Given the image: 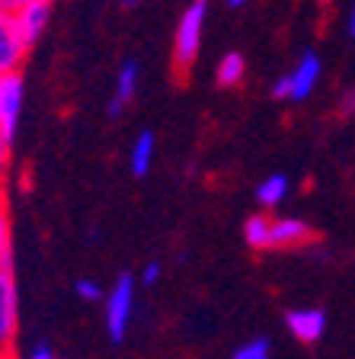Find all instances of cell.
Segmentation results:
<instances>
[{
  "instance_id": "5",
  "label": "cell",
  "mask_w": 355,
  "mask_h": 359,
  "mask_svg": "<svg viewBox=\"0 0 355 359\" xmlns=\"http://www.w3.org/2000/svg\"><path fill=\"white\" fill-rule=\"evenodd\" d=\"M285 77H288V103H304V100L317 90L320 77H323L320 55L317 52H304Z\"/></svg>"
},
{
  "instance_id": "24",
  "label": "cell",
  "mask_w": 355,
  "mask_h": 359,
  "mask_svg": "<svg viewBox=\"0 0 355 359\" xmlns=\"http://www.w3.org/2000/svg\"><path fill=\"white\" fill-rule=\"evenodd\" d=\"M244 4H246V0H228V7H230V10H240Z\"/></svg>"
},
{
  "instance_id": "7",
  "label": "cell",
  "mask_w": 355,
  "mask_h": 359,
  "mask_svg": "<svg viewBox=\"0 0 355 359\" xmlns=\"http://www.w3.org/2000/svg\"><path fill=\"white\" fill-rule=\"evenodd\" d=\"M13 22H16V29H20L22 42L32 48L45 36L48 22H52V0H29L26 7H20L13 13Z\"/></svg>"
},
{
  "instance_id": "9",
  "label": "cell",
  "mask_w": 355,
  "mask_h": 359,
  "mask_svg": "<svg viewBox=\"0 0 355 359\" xmlns=\"http://www.w3.org/2000/svg\"><path fill=\"white\" fill-rule=\"evenodd\" d=\"M314 241V228L307 222H301V218H272V247L269 250H291V247H304Z\"/></svg>"
},
{
  "instance_id": "1",
  "label": "cell",
  "mask_w": 355,
  "mask_h": 359,
  "mask_svg": "<svg viewBox=\"0 0 355 359\" xmlns=\"http://www.w3.org/2000/svg\"><path fill=\"white\" fill-rule=\"evenodd\" d=\"M205 22H208V0H193L179 16L176 32H173V71L176 74H189V67L199 58Z\"/></svg>"
},
{
  "instance_id": "22",
  "label": "cell",
  "mask_w": 355,
  "mask_h": 359,
  "mask_svg": "<svg viewBox=\"0 0 355 359\" xmlns=\"http://www.w3.org/2000/svg\"><path fill=\"white\" fill-rule=\"evenodd\" d=\"M29 359H55V353L48 350V346H36V350L29 353Z\"/></svg>"
},
{
  "instance_id": "3",
  "label": "cell",
  "mask_w": 355,
  "mask_h": 359,
  "mask_svg": "<svg viewBox=\"0 0 355 359\" xmlns=\"http://www.w3.org/2000/svg\"><path fill=\"white\" fill-rule=\"evenodd\" d=\"M22 103H26V81H22V71L0 74V135H4L7 142H13L16 128H20Z\"/></svg>"
},
{
  "instance_id": "6",
  "label": "cell",
  "mask_w": 355,
  "mask_h": 359,
  "mask_svg": "<svg viewBox=\"0 0 355 359\" xmlns=\"http://www.w3.org/2000/svg\"><path fill=\"white\" fill-rule=\"evenodd\" d=\"M26 52H29V45L22 42L20 29H16V22H13V13L0 10V74L22 71Z\"/></svg>"
},
{
  "instance_id": "16",
  "label": "cell",
  "mask_w": 355,
  "mask_h": 359,
  "mask_svg": "<svg viewBox=\"0 0 355 359\" xmlns=\"http://www.w3.org/2000/svg\"><path fill=\"white\" fill-rule=\"evenodd\" d=\"M230 359H272V344L266 337H253L246 344H240Z\"/></svg>"
},
{
  "instance_id": "23",
  "label": "cell",
  "mask_w": 355,
  "mask_h": 359,
  "mask_svg": "<svg viewBox=\"0 0 355 359\" xmlns=\"http://www.w3.org/2000/svg\"><path fill=\"white\" fill-rule=\"evenodd\" d=\"M349 36H355V0H352V10H349Z\"/></svg>"
},
{
  "instance_id": "13",
  "label": "cell",
  "mask_w": 355,
  "mask_h": 359,
  "mask_svg": "<svg viewBox=\"0 0 355 359\" xmlns=\"http://www.w3.org/2000/svg\"><path fill=\"white\" fill-rule=\"evenodd\" d=\"M246 77V58L240 52H228L221 55V61H218L215 67V81L218 87H240Z\"/></svg>"
},
{
  "instance_id": "11",
  "label": "cell",
  "mask_w": 355,
  "mask_h": 359,
  "mask_svg": "<svg viewBox=\"0 0 355 359\" xmlns=\"http://www.w3.org/2000/svg\"><path fill=\"white\" fill-rule=\"evenodd\" d=\"M154 157H157V135L151 128H144L128 148V170L134 177H148L151 167H154Z\"/></svg>"
},
{
  "instance_id": "14",
  "label": "cell",
  "mask_w": 355,
  "mask_h": 359,
  "mask_svg": "<svg viewBox=\"0 0 355 359\" xmlns=\"http://www.w3.org/2000/svg\"><path fill=\"white\" fill-rule=\"evenodd\" d=\"M244 241L253 247V250H269V247H272V218L250 215L244 222Z\"/></svg>"
},
{
  "instance_id": "4",
  "label": "cell",
  "mask_w": 355,
  "mask_h": 359,
  "mask_svg": "<svg viewBox=\"0 0 355 359\" xmlns=\"http://www.w3.org/2000/svg\"><path fill=\"white\" fill-rule=\"evenodd\" d=\"M20 327V292L13 269H0V353H10Z\"/></svg>"
},
{
  "instance_id": "19",
  "label": "cell",
  "mask_w": 355,
  "mask_h": 359,
  "mask_svg": "<svg viewBox=\"0 0 355 359\" xmlns=\"http://www.w3.org/2000/svg\"><path fill=\"white\" fill-rule=\"evenodd\" d=\"M163 276V266H160V263H148V266H144V273H141V283H144V285H157V279H160Z\"/></svg>"
},
{
  "instance_id": "25",
  "label": "cell",
  "mask_w": 355,
  "mask_h": 359,
  "mask_svg": "<svg viewBox=\"0 0 355 359\" xmlns=\"http://www.w3.org/2000/svg\"><path fill=\"white\" fill-rule=\"evenodd\" d=\"M122 4H128V7H134V4H141V0H122Z\"/></svg>"
},
{
  "instance_id": "10",
  "label": "cell",
  "mask_w": 355,
  "mask_h": 359,
  "mask_svg": "<svg viewBox=\"0 0 355 359\" xmlns=\"http://www.w3.org/2000/svg\"><path fill=\"white\" fill-rule=\"evenodd\" d=\"M138 81H141V67H138V61L128 58L116 74V93H112V100H109V116L112 119H118V116L125 112V106L134 100V93H138Z\"/></svg>"
},
{
  "instance_id": "26",
  "label": "cell",
  "mask_w": 355,
  "mask_h": 359,
  "mask_svg": "<svg viewBox=\"0 0 355 359\" xmlns=\"http://www.w3.org/2000/svg\"><path fill=\"white\" fill-rule=\"evenodd\" d=\"M317 4H320V7H326V4H333V0H317Z\"/></svg>"
},
{
  "instance_id": "15",
  "label": "cell",
  "mask_w": 355,
  "mask_h": 359,
  "mask_svg": "<svg viewBox=\"0 0 355 359\" xmlns=\"http://www.w3.org/2000/svg\"><path fill=\"white\" fill-rule=\"evenodd\" d=\"M10 257H13V224L7 205L0 202V269H10Z\"/></svg>"
},
{
  "instance_id": "20",
  "label": "cell",
  "mask_w": 355,
  "mask_h": 359,
  "mask_svg": "<svg viewBox=\"0 0 355 359\" xmlns=\"http://www.w3.org/2000/svg\"><path fill=\"white\" fill-rule=\"evenodd\" d=\"M340 112H342V116H352V112H355V90H342Z\"/></svg>"
},
{
  "instance_id": "21",
  "label": "cell",
  "mask_w": 355,
  "mask_h": 359,
  "mask_svg": "<svg viewBox=\"0 0 355 359\" xmlns=\"http://www.w3.org/2000/svg\"><path fill=\"white\" fill-rule=\"evenodd\" d=\"M29 0H0V10H7V13H16L20 7H26Z\"/></svg>"
},
{
  "instance_id": "17",
  "label": "cell",
  "mask_w": 355,
  "mask_h": 359,
  "mask_svg": "<svg viewBox=\"0 0 355 359\" xmlns=\"http://www.w3.org/2000/svg\"><path fill=\"white\" fill-rule=\"evenodd\" d=\"M74 292H77V299H83V302H103L106 299L103 285L93 283V279H81V283H74Z\"/></svg>"
},
{
  "instance_id": "2",
  "label": "cell",
  "mask_w": 355,
  "mask_h": 359,
  "mask_svg": "<svg viewBox=\"0 0 355 359\" xmlns=\"http://www.w3.org/2000/svg\"><path fill=\"white\" fill-rule=\"evenodd\" d=\"M134 302H138V283L134 276L122 273V276L112 283V289L106 292L103 299V318H106V330H109L112 340H125L128 327H132L134 318Z\"/></svg>"
},
{
  "instance_id": "12",
  "label": "cell",
  "mask_w": 355,
  "mask_h": 359,
  "mask_svg": "<svg viewBox=\"0 0 355 359\" xmlns=\"http://www.w3.org/2000/svg\"><path fill=\"white\" fill-rule=\"evenodd\" d=\"M288 189H291V183L285 173H269L266 180H259L256 202L263 209H275V205H281V202L288 199Z\"/></svg>"
},
{
  "instance_id": "18",
  "label": "cell",
  "mask_w": 355,
  "mask_h": 359,
  "mask_svg": "<svg viewBox=\"0 0 355 359\" xmlns=\"http://www.w3.org/2000/svg\"><path fill=\"white\" fill-rule=\"evenodd\" d=\"M7 164H10V142L0 135V196H4V183H7Z\"/></svg>"
},
{
  "instance_id": "8",
  "label": "cell",
  "mask_w": 355,
  "mask_h": 359,
  "mask_svg": "<svg viewBox=\"0 0 355 359\" xmlns=\"http://www.w3.org/2000/svg\"><path fill=\"white\" fill-rule=\"evenodd\" d=\"M285 327L298 344H317L326 330V314L320 308H291L285 314Z\"/></svg>"
},
{
  "instance_id": "27",
  "label": "cell",
  "mask_w": 355,
  "mask_h": 359,
  "mask_svg": "<svg viewBox=\"0 0 355 359\" xmlns=\"http://www.w3.org/2000/svg\"><path fill=\"white\" fill-rule=\"evenodd\" d=\"M0 359H13V356H10V353H0Z\"/></svg>"
}]
</instances>
